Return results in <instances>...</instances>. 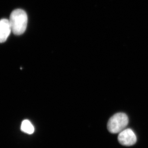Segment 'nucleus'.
<instances>
[{
	"mask_svg": "<svg viewBox=\"0 0 148 148\" xmlns=\"http://www.w3.org/2000/svg\"><path fill=\"white\" fill-rule=\"evenodd\" d=\"M118 140L119 143L122 145L130 146L135 144L137 137L131 129H126L120 132Z\"/></svg>",
	"mask_w": 148,
	"mask_h": 148,
	"instance_id": "obj_3",
	"label": "nucleus"
},
{
	"mask_svg": "<svg viewBox=\"0 0 148 148\" xmlns=\"http://www.w3.org/2000/svg\"><path fill=\"white\" fill-rule=\"evenodd\" d=\"M21 130L27 134H31L34 132V127L30 120H24L21 123Z\"/></svg>",
	"mask_w": 148,
	"mask_h": 148,
	"instance_id": "obj_5",
	"label": "nucleus"
},
{
	"mask_svg": "<svg viewBox=\"0 0 148 148\" xmlns=\"http://www.w3.org/2000/svg\"><path fill=\"white\" fill-rule=\"evenodd\" d=\"M9 21L13 33L17 36L22 35L27 28V13L24 10L20 9L14 10L10 15Z\"/></svg>",
	"mask_w": 148,
	"mask_h": 148,
	"instance_id": "obj_1",
	"label": "nucleus"
},
{
	"mask_svg": "<svg viewBox=\"0 0 148 148\" xmlns=\"http://www.w3.org/2000/svg\"><path fill=\"white\" fill-rule=\"evenodd\" d=\"M11 31L9 20L7 19L0 20V43L6 41Z\"/></svg>",
	"mask_w": 148,
	"mask_h": 148,
	"instance_id": "obj_4",
	"label": "nucleus"
},
{
	"mask_svg": "<svg viewBox=\"0 0 148 148\" xmlns=\"http://www.w3.org/2000/svg\"><path fill=\"white\" fill-rule=\"evenodd\" d=\"M128 123L129 118L127 115L123 113L115 114L108 122V130L113 134L121 132L127 126Z\"/></svg>",
	"mask_w": 148,
	"mask_h": 148,
	"instance_id": "obj_2",
	"label": "nucleus"
}]
</instances>
